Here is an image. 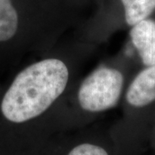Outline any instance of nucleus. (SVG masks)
<instances>
[{
    "mask_svg": "<svg viewBox=\"0 0 155 155\" xmlns=\"http://www.w3.org/2000/svg\"><path fill=\"white\" fill-rule=\"evenodd\" d=\"M123 98L131 109H143L155 103V65L144 67L127 84Z\"/></svg>",
    "mask_w": 155,
    "mask_h": 155,
    "instance_id": "nucleus-4",
    "label": "nucleus"
},
{
    "mask_svg": "<svg viewBox=\"0 0 155 155\" xmlns=\"http://www.w3.org/2000/svg\"><path fill=\"white\" fill-rule=\"evenodd\" d=\"M67 1L74 8L81 11L84 9H85L86 7H89L91 5H95L97 7L101 4V2L103 0H67Z\"/></svg>",
    "mask_w": 155,
    "mask_h": 155,
    "instance_id": "nucleus-8",
    "label": "nucleus"
},
{
    "mask_svg": "<svg viewBox=\"0 0 155 155\" xmlns=\"http://www.w3.org/2000/svg\"><path fill=\"white\" fill-rule=\"evenodd\" d=\"M79 16L67 0H0V67L51 48Z\"/></svg>",
    "mask_w": 155,
    "mask_h": 155,
    "instance_id": "nucleus-2",
    "label": "nucleus"
},
{
    "mask_svg": "<svg viewBox=\"0 0 155 155\" xmlns=\"http://www.w3.org/2000/svg\"><path fill=\"white\" fill-rule=\"evenodd\" d=\"M126 78L121 67L102 63L83 78H79L66 99L67 112L83 116L99 115L116 108L125 91Z\"/></svg>",
    "mask_w": 155,
    "mask_h": 155,
    "instance_id": "nucleus-3",
    "label": "nucleus"
},
{
    "mask_svg": "<svg viewBox=\"0 0 155 155\" xmlns=\"http://www.w3.org/2000/svg\"><path fill=\"white\" fill-rule=\"evenodd\" d=\"M1 87H2V84H0V90H1Z\"/></svg>",
    "mask_w": 155,
    "mask_h": 155,
    "instance_id": "nucleus-9",
    "label": "nucleus"
},
{
    "mask_svg": "<svg viewBox=\"0 0 155 155\" xmlns=\"http://www.w3.org/2000/svg\"><path fill=\"white\" fill-rule=\"evenodd\" d=\"M97 7L120 9L123 22L131 28L155 12V0H103Z\"/></svg>",
    "mask_w": 155,
    "mask_h": 155,
    "instance_id": "nucleus-6",
    "label": "nucleus"
},
{
    "mask_svg": "<svg viewBox=\"0 0 155 155\" xmlns=\"http://www.w3.org/2000/svg\"><path fill=\"white\" fill-rule=\"evenodd\" d=\"M96 48L95 42L82 37L57 43L2 84L0 155L33 153L37 128L64 116L67 95Z\"/></svg>",
    "mask_w": 155,
    "mask_h": 155,
    "instance_id": "nucleus-1",
    "label": "nucleus"
},
{
    "mask_svg": "<svg viewBox=\"0 0 155 155\" xmlns=\"http://www.w3.org/2000/svg\"><path fill=\"white\" fill-rule=\"evenodd\" d=\"M65 155H112L109 146L93 139L82 140L70 147Z\"/></svg>",
    "mask_w": 155,
    "mask_h": 155,
    "instance_id": "nucleus-7",
    "label": "nucleus"
},
{
    "mask_svg": "<svg viewBox=\"0 0 155 155\" xmlns=\"http://www.w3.org/2000/svg\"><path fill=\"white\" fill-rule=\"evenodd\" d=\"M130 41L144 67L155 65V20L147 18L129 30Z\"/></svg>",
    "mask_w": 155,
    "mask_h": 155,
    "instance_id": "nucleus-5",
    "label": "nucleus"
}]
</instances>
